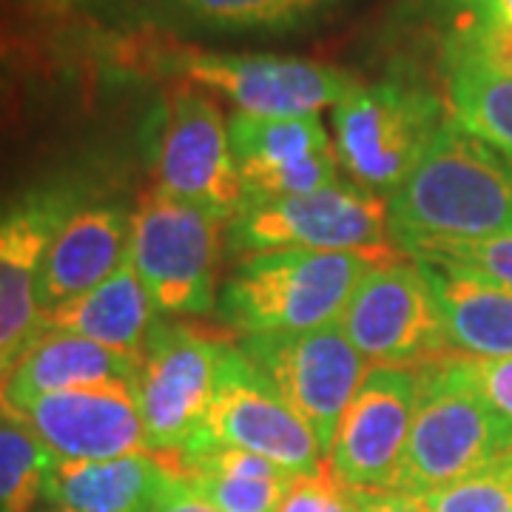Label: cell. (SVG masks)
<instances>
[{
  "mask_svg": "<svg viewBox=\"0 0 512 512\" xmlns=\"http://www.w3.org/2000/svg\"><path fill=\"white\" fill-rule=\"evenodd\" d=\"M421 262V259H419ZM439 299L441 322L450 350L510 359L512 356V288L484 276L424 262Z\"/></svg>",
  "mask_w": 512,
  "mask_h": 512,
  "instance_id": "44dd1931",
  "label": "cell"
},
{
  "mask_svg": "<svg viewBox=\"0 0 512 512\" xmlns=\"http://www.w3.org/2000/svg\"><path fill=\"white\" fill-rule=\"evenodd\" d=\"M339 325L373 367L419 370L450 353L439 299L419 259L373 268L350 296Z\"/></svg>",
  "mask_w": 512,
  "mask_h": 512,
  "instance_id": "9c48e42d",
  "label": "cell"
},
{
  "mask_svg": "<svg viewBox=\"0 0 512 512\" xmlns=\"http://www.w3.org/2000/svg\"><path fill=\"white\" fill-rule=\"evenodd\" d=\"M3 6L23 12V15H35V18H46V15H63L72 12L74 6L89 3V0H0Z\"/></svg>",
  "mask_w": 512,
  "mask_h": 512,
  "instance_id": "d6a6232c",
  "label": "cell"
},
{
  "mask_svg": "<svg viewBox=\"0 0 512 512\" xmlns=\"http://www.w3.org/2000/svg\"><path fill=\"white\" fill-rule=\"evenodd\" d=\"M450 120L512 160V74L473 63H444Z\"/></svg>",
  "mask_w": 512,
  "mask_h": 512,
  "instance_id": "d4e9b609",
  "label": "cell"
},
{
  "mask_svg": "<svg viewBox=\"0 0 512 512\" xmlns=\"http://www.w3.org/2000/svg\"><path fill=\"white\" fill-rule=\"evenodd\" d=\"M404 251L421 262L467 271L512 288V234L470 242H413Z\"/></svg>",
  "mask_w": 512,
  "mask_h": 512,
  "instance_id": "83f0119b",
  "label": "cell"
},
{
  "mask_svg": "<svg viewBox=\"0 0 512 512\" xmlns=\"http://www.w3.org/2000/svg\"><path fill=\"white\" fill-rule=\"evenodd\" d=\"M174 69L197 89L222 94L251 117H308L333 109L359 83L333 66L288 55L185 52Z\"/></svg>",
  "mask_w": 512,
  "mask_h": 512,
  "instance_id": "7c38bea8",
  "label": "cell"
},
{
  "mask_svg": "<svg viewBox=\"0 0 512 512\" xmlns=\"http://www.w3.org/2000/svg\"><path fill=\"white\" fill-rule=\"evenodd\" d=\"M399 248L512 234V160L447 120L387 200Z\"/></svg>",
  "mask_w": 512,
  "mask_h": 512,
  "instance_id": "6da1fadb",
  "label": "cell"
},
{
  "mask_svg": "<svg viewBox=\"0 0 512 512\" xmlns=\"http://www.w3.org/2000/svg\"><path fill=\"white\" fill-rule=\"evenodd\" d=\"M171 15L225 35H285L325 18L342 0H160Z\"/></svg>",
  "mask_w": 512,
  "mask_h": 512,
  "instance_id": "cb8c5ba5",
  "label": "cell"
},
{
  "mask_svg": "<svg viewBox=\"0 0 512 512\" xmlns=\"http://www.w3.org/2000/svg\"><path fill=\"white\" fill-rule=\"evenodd\" d=\"M276 512H359L356 493L330 476L328 464L316 476H296Z\"/></svg>",
  "mask_w": 512,
  "mask_h": 512,
  "instance_id": "f546056e",
  "label": "cell"
},
{
  "mask_svg": "<svg viewBox=\"0 0 512 512\" xmlns=\"http://www.w3.org/2000/svg\"><path fill=\"white\" fill-rule=\"evenodd\" d=\"M55 461L26 424L0 413V512H35Z\"/></svg>",
  "mask_w": 512,
  "mask_h": 512,
  "instance_id": "484cf974",
  "label": "cell"
},
{
  "mask_svg": "<svg viewBox=\"0 0 512 512\" xmlns=\"http://www.w3.org/2000/svg\"><path fill=\"white\" fill-rule=\"evenodd\" d=\"M444 362L464 384H470L478 396L512 421V356L510 359H487L450 350Z\"/></svg>",
  "mask_w": 512,
  "mask_h": 512,
  "instance_id": "f1b7e54d",
  "label": "cell"
},
{
  "mask_svg": "<svg viewBox=\"0 0 512 512\" xmlns=\"http://www.w3.org/2000/svg\"><path fill=\"white\" fill-rule=\"evenodd\" d=\"M222 220L163 188L148 191L131 214L128 262L160 313H208L217 308Z\"/></svg>",
  "mask_w": 512,
  "mask_h": 512,
  "instance_id": "8992f818",
  "label": "cell"
},
{
  "mask_svg": "<svg viewBox=\"0 0 512 512\" xmlns=\"http://www.w3.org/2000/svg\"><path fill=\"white\" fill-rule=\"evenodd\" d=\"M239 350L276 396L311 427L328 458L339 421L370 370L342 325L242 336Z\"/></svg>",
  "mask_w": 512,
  "mask_h": 512,
  "instance_id": "ba28073f",
  "label": "cell"
},
{
  "mask_svg": "<svg viewBox=\"0 0 512 512\" xmlns=\"http://www.w3.org/2000/svg\"><path fill=\"white\" fill-rule=\"evenodd\" d=\"M154 316L151 293L126 259L103 285L43 313V330L74 333L117 353L143 356L148 333L157 325Z\"/></svg>",
  "mask_w": 512,
  "mask_h": 512,
  "instance_id": "ffe728a7",
  "label": "cell"
},
{
  "mask_svg": "<svg viewBox=\"0 0 512 512\" xmlns=\"http://www.w3.org/2000/svg\"><path fill=\"white\" fill-rule=\"evenodd\" d=\"M151 512H220L211 507L208 501H202L200 495L194 493L183 478H171L163 487V493L157 495Z\"/></svg>",
  "mask_w": 512,
  "mask_h": 512,
  "instance_id": "4dcf8cb0",
  "label": "cell"
},
{
  "mask_svg": "<svg viewBox=\"0 0 512 512\" xmlns=\"http://www.w3.org/2000/svg\"><path fill=\"white\" fill-rule=\"evenodd\" d=\"M140 356L103 348L92 339L43 330L0 379V413L15 416L49 393L106 382H134Z\"/></svg>",
  "mask_w": 512,
  "mask_h": 512,
  "instance_id": "ac0fdd59",
  "label": "cell"
},
{
  "mask_svg": "<svg viewBox=\"0 0 512 512\" xmlns=\"http://www.w3.org/2000/svg\"><path fill=\"white\" fill-rule=\"evenodd\" d=\"M154 171L157 188L222 220L231 222L245 208V188L220 106L194 89L168 94L154 114Z\"/></svg>",
  "mask_w": 512,
  "mask_h": 512,
  "instance_id": "8fae6325",
  "label": "cell"
},
{
  "mask_svg": "<svg viewBox=\"0 0 512 512\" xmlns=\"http://www.w3.org/2000/svg\"><path fill=\"white\" fill-rule=\"evenodd\" d=\"M228 134L245 188V202L282 200L339 183V157L316 114H234Z\"/></svg>",
  "mask_w": 512,
  "mask_h": 512,
  "instance_id": "9a60e30c",
  "label": "cell"
},
{
  "mask_svg": "<svg viewBox=\"0 0 512 512\" xmlns=\"http://www.w3.org/2000/svg\"><path fill=\"white\" fill-rule=\"evenodd\" d=\"M387 202L359 185L333 183L311 194L245 202L228 222V248L242 256L268 251H353L402 256L390 245Z\"/></svg>",
  "mask_w": 512,
  "mask_h": 512,
  "instance_id": "5b68a950",
  "label": "cell"
},
{
  "mask_svg": "<svg viewBox=\"0 0 512 512\" xmlns=\"http://www.w3.org/2000/svg\"><path fill=\"white\" fill-rule=\"evenodd\" d=\"M131 214L120 205H77L60 225L37 276L43 313L103 285L128 259Z\"/></svg>",
  "mask_w": 512,
  "mask_h": 512,
  "instance_id": "e0dca14e",
  "label": "cell"
},
{
  "mask_svg": "<svg viewBox=\"0 0 512 512\" xmlns=\"http://www.w3.org/2000/svg\"><path fill=\"white\" fill-rule=\"evenodd\" d=\"M444 356L419 367L416 413L396 478L399 493H436L512 450V421L461 382Z\"/></svg>",
  "mask_w": 512,
  "mask_h": 512,
  "instance_id": "3957f363",
  "label": "cell"
},
{
  "mask_svg": "<svg viewBox=\"0 0 512 512\" xmlns=\"http://www.w3.org/2000/svg\"><path fill=\"white\" fill-rule=\"evenodd\" d=\"M72 188H43L0 208V379L43 333L37 276L60 225L72 217Z\"/></svg>",
  "mask_w": 512,
  "mask_h": 512,
  "instance_id": "5bb4252c",
  "label": "cell"
},
{
  "mask_svg": "<svg viewBox=\"0 0 512 512\" xmlns=\"http://www.w3.org/2000/svg\"><path fill=\"white\" fill-rule=\"evenodd\" d=\"M177 458L185 484L220 512H276L296 478L237 447H202Z\"/></svg>",
  "mask_w": 512,
  "mask_h": 512,
  "instance_id": "7402d4cb",
  "label": "cell"
},
{
  "mask_svg": "<svg viewBox=\"0 0 512 512\" xmlns=\"http://www.w3.org/2000/svg\"><path fill=\"white\" fill-rule=\"evenodd\" d=\"M444 37V63L512 74V0H421Z\"/></svg>",
  "mask_w": 512,
  "mask_h": 512,
  "instance_id": "603a6c76",
  "label": "cell"
},
{
  "mask_svg": "<svg viewBox=\"0 0 512 512\" xmlns=\"http://www.w3.org/2000/svg\"><path fill=\"white\" fill-rule=\"evenodd\" d=\"M447 120V100L416 83L356 86L330 114L333 148L359 188L393 194L416 171Z\"/></svg>",
  "mask_w": 512,
  "mask_h": 512,
  "instance_id": "277c9868",
  "label": "cell"
},
{
  "mask_svg": "<svg viewBox=\"0 0 512 512\" xmlns=\"http://www.w3.org/2000/svg\"><path fill=\"white\" fill-rule=\"evenodd\" d=\"M12 419L26 424L60 461H106L151 453L134 382H106L49 393Z\"/></svg>",
  "mask_w": 512,
  "mask_h": 512,
  "instance_id": "2e32d148",
  "label": "cell"
},
{
  "mask_svg": "<svg viewBox=\"0 0 512 512\" xmlns=\"http://www.w3.org/2000/svg\"><path fill=\"white\" fill-rule=\"evenodd\" d=\"M402 259L353 251H268L242 256L217 299V313L225 328L242 336L336 325L348 311L359 282L373 268Z\"/></svg>",
  "mask_w": 512,
  "mask_h": 512,
  "instance_id": "7a4b0ae2",
  "label": "cell"
},
{
  "mask_svg": "<svg viewBox=\"0 0 512 512\" xmlns=\"http://www.w3.org/2000/svg\"><path fill=\"white\" fill-rule=\"evenodd\" d=\"M174 473L165 453H131L106 461H60L46 484V501L80 512H151Z\"/></svg>",
  "mask_w": 512,
  "mask_h": 512,
  "instance_id": "d6986e66",
  "label": "cell"
},
{
  "mask_svg": "<svg viewBox=\"0 0 512 512\" xmlns=\"http://www.w3.org/2000/svg\"><path fill=\"white\" fill-rule=\"evenodd\" d=\"M430 512H512V450L473 476L421 495Z\"/></svg>",
  "mask_w": 512,
  "mask_h": 512,
  "instance_id": "4316f807",
  "label": "cell"
},
{
  "mask_svg": "<svg viewBox=\"0 0 512 512\" xmlns=\"http://www.w3.org/2000/svg\"><path fill=\"white\" fill-rule=\"evenodd\" d=\"M356 507L359 512H430L419 495L399 493H356Z\"/></svg>",
  "mask_w": 512,
  "mask_h": 512,
  "instance_id": "1f68e13d",
  "label": "cell"
},
{
  "mask_svg": "<svg viewBox=\"0 0 512 512\" xmlns=\"http://www.w3.org/2000/svg\"><path fill=\"white\" fill-rule=\"evenodd\" d=\"M231 345L234 330L200 322H157L148 333L134 396L151 453H177L197 436Z\"/></svg>",
  "mask_w": 512,
  "mask_h": 512,
  "instance_id": "52a82bcc",
  "label": "cell"
},
{
  "mask_svg": "<svg viewBox=\"0 0 512 512\" xmlns=\"http://www.w3.org/2000/svg\"><path fill=\"white\" fill-rule=\"evenodd\" d=\"M202 447L248 450L291 476H316L328 464L311 427L276 396L239 345H231L222 359L217 393L197 436L177 453Z\"/></svg>",
  "mask_w": 512,
  "mask_h": 512,
  "instance_id": "30bf717a",
  "label": "cell"
},
{
  "mask_svg": "<svg viewBox=\"0 0 512 512\" xmlns=\"http://www.w3.org/2000/svg\"><path fill=\"white\" fill-rule=\"evenodd\" d=\"M419 396V370L370 367L339 421L328 470L353 493H390Z\"/></svg>",
  "mask_w": 512,
  "mask_h": 512,
  "instance_id": "4fadbf2b",
  "label": "cell"
},
{
  "mask_svg": "<svg viewBox=\"0 0 512 512\" xmlns=\"http://www.w3.org/2000/svg\"><path fill=\"white\" fill-rule=\"evenodd\" d=\"M49 512H80V510H66V507H57V510H49Z\"/></svg>",
  "mask_w": 512,
  "mask_h": 512,
  "instance_id": "836d02e7",
  "label": "cell"
}]
</instances>
